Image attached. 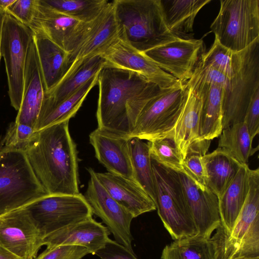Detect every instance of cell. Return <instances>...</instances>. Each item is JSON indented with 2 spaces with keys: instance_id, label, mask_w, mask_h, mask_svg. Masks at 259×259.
I'll list each match as a JSON object with an SVG mask.
<instances>
[{
  "instance_id": "13",
  "label": "cell",
  "mask_w": 259,
  "mask_h": 259,
  "mask_svg": "<svg viewBox=\"0 0 259 259\" xmlns=\"http://www.w3.org/2000/svg\"><path fill=\"white\" fill-rule=\"evenodd\" d=\"M43 237L27 210L21 208L0 215V246L19 259H35Z\"/></svg>"
},
{
  "instance_id": "29",
  "label": "cell",
  "mask_w": 259,
  "mask_h": 259,
  "mask_svg": "<svg viewBox=\"0 0 259 259\" xmlns=\"http://www.w3.org/2000/svg\"><path fill=\"white\" fill-rule=\"evenodd\" d=\"M224 88L222 85L211 83L197 96L201 101L199 130L201 140L211 141L220 136L222 132Z\"/></svg>"
},
{
  "instance_id": "45",
  "label": "cell",
  "mask_w": 259,
  "mask_h": 259,
  "mask_svg": "<svg viewBox=\"0 0 259 259\" xmlns=\"http://www.w3.org/2000/svg\"><path fill=\"white\" fill-rule=\"evenodd\" d=\"M15 0H0V9L6 12L8 8L15 2Z\"/></svg>"
},
{
  "instance_id": "28",
  "label": "cell",
  "mask_w": 259,
  "mask_h": 259,
  "mask_svg": "<svg viewBox=\"0 0 259 259\" xmlns=\"http://www.w3.org/2000/svg\"><path fill=\"white\" fill-rule=\"evenodd\" d=\"M187 87L188 91L185 104L172 133L175 145L183 159L190 148L202 140L199 135L201 101Z\"/></svg>"
},
{
  "instance_id": "38",
  "label": "cell",
  "mask_w": 259,
  "mask_h": 259,
  "mask_svg": "<svg viewBox=\"0 0 259 259\" xmlns=\"http://www.w3.org/2000/svg\"><path fill=\"white\" fill-rule=\"evenodd\" d=\"M35 132L31 126L14 121L9 125L5 136L0 142V148L24 151Z\"/></svg>"
},
{
  "instance_id": "1",
  "label": "cell",
  "mask_w": 259,
  "mask_h": 259,
  "mask_svg": "<svg viewBox=\"0 0 259 259\" xmlns=\"http://www.w3.org/2000/svg\"><path fill=\"white\" fill-rule=\"evenodd\" d=\"M97 83L98 127L129 138L143 107L163 90L135 72L107 64Z\"/></svg>"
},
{
  "instance_id": "26",
  "label": "cell",
  "mask_w": 259,
  "mask_h": 259,
  "mask_svg": "<svg viewBox=\"0 0 259 259\" xmlns=\"http://www.w3.org/2000/svg\"><path fill=\"white\" fill-rule=\"evenodd\" d=\"M248 164H243L219 199L221 224L230 235L245 203L249 189Z\"/></svg>"
},
{
  "instance_id": "34",
  "label": "cell",
  "mask_w": 259,
  "mask_h": 259,
  "mask_svg": "<svg viewBox=\"0 0 259 259\" xmlns=\"http://www.w3.org/2000/svg\"><path fill=\"white\" fill-rule=\"evenodd\" d=\"M58 11L80 22L94 21L109 1L106 0H44Z\"/></svg>"
},
{
  "instance_id": "35",
  "label": "cell",
  "mask_w": 259,
  "mask_h": 259,
  "mask_svg": "<svg viewBox=\"0 0 259 259\" xmlns=\"http://www.w3.org/2000/svg\"><path fill=\"white\" fill-rule=\"evenodd\" d=\"M211 141L202 140L194 143L183 159L185 174L201 189L209 190L206 186V174L202 157L206 154Z\"/></svg>"
},
{
  "instance_id": "10",
  "label": "cell",
  "mask_w": 259,
  "mask_h": 259,
  "mask_svg": "<svg viewBox=\"0 0 259 259\" xmlns=\"http://www.w3.org/2000/svg\"><path fill=\"white\" fill-rule=\"evenodd\" d=\"M43 238L68 225L92 218L84 196L49 195L24 207Z\"/></svg>"
},
{
  "instance_id": "15",
  "label": "cell",
  "mask_w": 259,
  "mask_h": 259,
  "mask_svg": "<svg viewBox=\"0 0 259 259\" xmlns=\"http://www.w3.org/2000/svg\"><path fill=\"white\" fill-rule=\"evenodd\" d=\"M101 55L106 60V64L135 72L161 89H169L183 85L158 67L144 53L139 51L119 37Z\"/></svg>"
},
{
  "instance_id": "23",
  "label": "cell",
  "mask_w": 259,
  "mask_h": 259,
  "mask_svg": "<svg viewBox=\"0 0 259 259\" xmlns=\"http://www.w3.org/2000/svg\"><path fill=\"white\" fill-rule=\"evenodd\" d=\"M106 62L102 55L86 58L73 63L61 81L45 94L39 112L66 100L90 79L99 73Z\"/></svg>"
},
{
  "instance_id": "42",
  "label": "cell",
  "mask_w": 259,
  "mask_h": 259,
  "mask_svg": "<svg viewBox=\"0 0 259 259\" xmlns=\"http://www.w3.org/2000/svg\"><path fill=\"white\" fill-rule=\"evenodd\" d=\"M95 254L101 259H138L134 252L110 238Z\"/></svg>"
},
{
  "instance_id": "18",
  "label": "cell",
  "mask_w": 259,
  "mask_h": 259,
  "mask_svg": "<svg viewBox=\"0 0 259 259\" xmlns=\"http://www.w3.org/2000/svg\"><path fill=\"white\" fill-rule=\"evenodd\" d=\"M120 29L115 13L113 1L109 2L91 27L77 48L69 53L71 65L78 61L101 55L119 37Z\"/></svg>"
},
{
  "instance_id": "22",
  "label": "cell",
  "mask_w": 259,
  "mask_h": 259,
  "mask_svg": "<svg viewBox=\"0 0 259 259\" xmlns=\"http://www.w3.org/2000/svg\"><path fill=\"white\" fill-rule=\"evenodd\" d=\"M45 94L35 45L32 40L26 57L22 103L15 122L34 129Z\"/></svg>"
},
{
  "instance_id": "14",
  "label": "cell",
  "mask_w": 259,
  "mask_h": 259,
  "mask_svg": "<svg viewBox=\"0 0 259 259\" xmlns=\"http://www.w3.org/2000/svg\"><path fill=\"white\" fill-rule=\"evenodd\" d=\"M202 39L179 38L144 53L183 84L191 77L203 52Z\"/></svg>"
},
{
  "instance_id": "32",
  "label": "cell",
  "mask_w": 259,
  "mask_h": 259,
  "mask_svg": "<svg viewBox=\"0 0 259 259\" xmlns=\"http://www.w3.org/2000/svg\"><path fill=\"white\" fill-rule=\"evenodd\" d=\"M247 126L244 121L223 129L220 136L218 148L228 150L237 161L242 164H247L248 159L256 151L252 147Z\"/></svg>"
},
{
  "instance_id": "2",
  "label": "cell",
  "mask_w": 259,
  "mask_h": 259,
  "mask_svg": "<svg viewBox=\"0 0 259 259\" xmlns=\"http://www.w3.org/2000/svg\"><path fill=\"white\" fill-rule=\"evenodd\" d=\"M24 151L49 195L80 193L77 150L69 121L35 132Z\"/></svg>"
},
{
  "instance_id": "40",
  "label": "cell",
  "mask_w": 259,
  "mask_h": 259,
  "mask_svg": "<svg viewBox=\"0 0 259 259\" xmlns=\"http://www.w3.org/2000/svg\"><path fill=\"white\" fill-rule=\"evenodd\" d=\"M91 253L86 248L77 245H60L47 248L35 259H82Z\"/></svg>"
},
{
  "instance_id": "17",
  "label": "cell",
  "mask_w": 259,
  "mask_h": 259,
  "mask_svg": "<svg viewBox=\"0 0 259 259\" xmlns=\"http://www.w3.org/2000/svg\"><path fill=\"white\" fill-rule=\"evenodd\" d=\"M89 139L96 158L108 172L135 180L129 149L130 138L97 127L90 134Z\"/></svg>"
},
{
  "instance_id": "43",
  "label": "cell",
  "mask_w": 259,
  "mask_h": 259,
  "mask_svg": "<svg viewBox=\"0 0 259 259\" xmlns=\"http://www.w3.org/2000/svg\"><path fill=\"white\" fill-rule=\"evenodd\" d=\"M243 121L253 140L259 132V89L256 90L250 101Z\"/></svg>"
},
{
  "instance_id": "7",
  "label": "cell",
  "mask_w": 259,
  "mask_h": 259,
  "mask_svg": "<svg viewBox=\"0 0 259 259\" xmlns=\"http://www.w3.org/2000/svg\"><path fill=\"white\" fill-rule=\"evenodd\" d=\"M210 28L223 46L233 53L242 51L259 38V1H220Z\"/></svg>"
},
{
  "instance_id": "24",
  "label": "cell",
  "mask_w": 259,
  "mask_h": 259,
  "mask_svg": "<svg viewBox=\"0 0 259 259\" xmlns=\"http://www.w3.org/2000/svg\"><path fill=\"white\" fill-rule=\"evenodd\" d=\"M33 40L46 93L57 85L70 69L69 53L40 34L33 33Z\"/></svg>"
},
{
  "instance_id": "6",
  "label": "cell",
  "mask_w": 259,
  "mask_h": 259,
  "mask_svg": "<svg viewBox=\"0 0 259 259\" xmlns=\"http://www.w3.org/2000/svg\"><path fill=\"white\" fill-rule=\"evenodd\" d=\"M155 189L154 203L163 224L172 239L197 235L178 173L151 159Z\"/></svg>"
},
{
  "instance_id": "36",
  "label": "cell",
  "mask_w": 259,
  "mask_h": 259,
  "mask_svg": "<svg viewBox=\"0 0 259 259\" xmlns=\"http://www.w3.org/2000/svg\"><path fill=\"white\" fill-rule=\"evenodd\" d=\"M151 158L178 173H185L183 159L172 139H158L148 141Z\"/></svg>"
},
{
  "instance_id": "4",
  "label": "cell",
  "mask_w": 259,
  "mask_h": 259,
  "mask_svg": "<svg viewBox=\"0 0 259 259\" xmlns=\"http://www.w3.org/2000/svg\"><path fill=\"white\" fill-rule=\"evenodd\" d=\"M232 68L222 95L223 129L243 121L250 101L259 89V38L233 53Z\"/></svg>"
},
{
  "instance_id": "12",
  "label": "cell",
  "mask_w": 259,
  "mask_h": 259,
  "mask_svg": "<svg viewBox=\"0 0 259 259\" xmlns=\"http://www.w3.org/2000/svg\"><path fill=\"white\" fill-rule=\"evenodd\" d=\"M93 21L80 22L58 11L44 0H37L34 17L29 27L33 33L45 36L70 53L80 44Z\"/></svg>"
},
{
  "instance_id": "11",
  "label": "cell",
  "mask_w": 259,
  "mask_h": 259,
  "mask_svg": "<svg viewBox=\"0 0 259 259\" xmlns=\"http://www.w3.org/2000/svg\"><path fill=\"white\" fill-rule=\"evenodd\" d=\"M88 171L90 177L83 196L93 214L102 220L115 241L134 252L131 232L133 216L109 194L98 181L93 168L90 167Z\"/></svg>"
},
{
  "instance_id": "33",
  "label": "cell",
  "mask_w": 259,
  "mask_h": 259,
  "mask_svg": "<svg viewBox=\"0 0 259 259\" xmlns=\"http://www.w3.org/2000/svg\"><path fill=\"white\" fill-rule=\"evenodd\" d=\"M129 149L135 180L154 202L155 189L148 143L137 138H132L129 141Z\"/></svg>"
},
{
  "instance_id": "9",
  "label": "cell",
  "mask_w": 259,
  "mask_h": 259,
  "mask_svg": "<svg viewBox=\"0 0 259 259\" xmlns=\"http://www.w3.org/2000/svg\"><path fill=\"white\" fill-rule=\"evenodd\" d=\"M33 37L30 27L6 13L2 29L1 53L5 63L11 104L18 111L23 97L26 57Z\"/></svg>"
},
{
  "instance_id": "16",
  "label": "cell",
  "mask_w": 259,
  "mask_h": 259,
  "mask_svg": "<svg viewBox=\"0 0 259 259\" xmlns=\"http://www.w3.org/2000/svg\"><path fill=\"white\" fill-rule=\"evenodd\" d=\"M210 238L187 237L166 245L161 259H228L233 254L228 246L230 235L222 224Z\"/></svg>"
},
{
  "instance_id": "8",
  "label": "cell",
  "mask_w": 259,
  "mask_h": 259,
  "mask_svg": "<svg viewBox=\"0 0 259 259\" xmlns=\"http://www.w3.org/2000/svg\"><path fill=\"white\" fill-rule=\"evenodd\" d=\"M188 91L186 84L161 90L140 111L130 138L148 141L163 138L173 140V131L185 106Z\"/></svg>"
},
{
  "instance_id": "37",
  "label": "cell",
  "mask_w": 259,
  "mask_h": 259,
  "mask_svg": "<svg viewBox=\"0 0 259 259\" xmlns=\"http://www.w3.org/2000/svg\"><path fill=\"white\" fill-rule=\"evenodd\" d=\"M233 52L221 45L217 38L206 52L201 55L198 64L202 66L211 67L228 78L232 75V56Z\"/></svg>"
},
{
  "instance_id": "47",
  "label": "cell",
  "mask_w": 259,
  "mask_h": 259,
  "mask_svg": "<svg viewBox=\"0 0 259 259\" xmlns=\"http://www.w3.org/2000/svg\"><path fill=\"white\" fill-rule=\"evenodd\" d=\"M229 259H259V256L258 257H232Z\"/></svg>"
},
{
  "instance_id": "3",
  "label": "cell",
  "mask_w": 259,
  "mask_h": 259,
  "mask_svg": "<svg viewBox=\"0 0 259 259\" xmlns=\"http://www.w3.org/2000/svg\"><path fill=\"white\" fill-rule=\"evenodd\" d=\"M119 37L139 51L180 38L167 28L160 0H114Z\"/></svg>"
},
{
  "instance_id": "39",
  "label": "cell",
  "mask_w": 259,
  "mask_h": 259,
  "mask_svg": "<svg viewBox=\"0 0 259 259\" xmlns=\"http://www.w3.org/2000/svg\"><path fill=\"white\" fill-rule=\"evenodd\" d=\"M241 256H259V218L252 224L230 258Z\"/></svg>"
},
{
  "instance_id": "20",
  "label": "cell",
  "mask_w": 259,
  "mask_h": 259,
  "mask_svg": "<svg viewBox=\"0 0 259 259\" xmlns=\"http://www.w3.org/2000/svg\"><path fill=\"white\" fill-rule=\"evenodd\" d=\"M95 175L113 199L134 218L156 209L152 199L135 180L109 172L95 171Z\"/></svg>"
},
{
  "instance_id": "5",
  "label": "cell",
  "mask_w": 259,
  "mask_h": 259,
  "mask_svg": "<svg viewBox=\"0 0 259 259\" xmlns=\"http://www.w3.org/2000/svg\"><path fill=\"white\" fill-rule=\"evenodd\" d=\"M47 195L25 152L0 148V215Z\"/></svg>"
},
{
  "instance_id": "41",
  "label": "cell",
  "mask_w": 259,
  "mask_h": 259,
  "mask_svg": "<svg viewBox=\"0 0 259 259\" xmlns=\"http://www.w3.org/2000/svg\"><path fill=\"white\" fill-rule=\"evenodd\" d=\"M37 3V0H15L6 13L29 27L33 19Z\"/></svg>"
},
{
  "instance_id": "31",
  "label": "cell",
  "mask_w": 259,
  "mask_h": 259,
  "mask_svg": "<svg viewBox=\"0 0 259 259\" xmlns=\"http://www.w3.org/2000/svg\"><path fill=\"white\" fill-rule=\"evenodd\" d=\"M258 218L259 169L257 168L250 169L249 189L247 197L228 239V244L233 251V254L245 234Z\"/></svg>"
},
{
  "instance_id": "19",
  "label": "cell",
  "mask_w": 259,
  "mask_h": 259,
  "mask_svg": "<svg viewBox=\"0 0 259 259\" xmlns=\"http://www.w3.org/2000/svg\"><path fill=\"white\" fill-rule=\"evenodd\" d=\"M178 175L197 230V235L210 238L221 225L218 197L209 190L200 189L185 174Z\"/></svg>"
},
{
  "instance_id": "44",
  "label": "cell",
  "mask_w": 259,
  "mask_h": 259,
  "mask_svg": "<svg viewBox=\"0 0 259 259\" xmlns=\"http://www.w3.org/2000/svg\"><path fill=\"white\" fill-rule=\"evenodd\" d=\"M0 259H19L0 246Z\"/></svg>"
},
{
  "instance_id": "46",
  "label": "cell",
  "mask_w": 259,
  "mask_h": 259,
  "mask_svg": "<svg viewBox=\"0 0 259 259\" xmlns=\"http://www.w3.org/2000/svg\"><path fill=\"white\" fill-rule=\"evenodd\" d=\"M6 14V12L0 9V61L1 59V34H2V29L3 26V23L4 19Z\"/></svg>"
},
{
  "instance_id": "25",
  "label": "cell",
  "mask_w": 259,
  "mask_h": 259,
  "mask_svg": "<svg viewBox=\"0 0 259 259\" xmlns=\"http://www.w3.org/2000/svg\"><path fill=\"white\" fill-rule=\"evenodd\" d=\"M207 188L217 196L224 194L243 164L225 149L218 148L202 157Z\"/></svg>"
},
{
  "instance_id": "30",
  "label": "cell",
  "mask_w": 259,
  "mask_h": 259,
  "mask_svg": "<svg viewBox=\"0 0 259 259\" xmlns=\"http://www.w3.org/2000/svg\"><path fill=\"white\" fill-rule=\"evenodd\" d=\"M99 74L90 79L66 100L46 111L39 112L34 127L35 132L56 124L69 121L70 118L74 117L89 93L98 83Z\"/></svg>"
},
{
  "instance_id": "27",
  "label": "cell",
  "mask_w": 259,
  "mask_h": 259,
  "mask_svg": "<svg viewBox=\"0 0 259 259\" xmlns=\"http://www.w3.org/2000/svg\"><path fill=\"white\" fill-rule=\"evenodd\" d=\"M211 0H160L164 21L176 36L188 39L194 19L199 11Z\"/></svg>"
},
{
  "instance_id": "21",
  "label": "cell",
  "mask_w": 259,
  "mask_h": 259,
  "mask_svg": "<svg viewBox=\"0 0 259 259\" xmlns=\"http://www.w3.org/2000/svg\"><path fill=\"white\" fill-rule=\"evenodd\" d=\"M110 233L105 226L92 218L47 235L43 238V244L48 248L60 245L80 246L95 254L105 245Z\"/></svg>"
}]
</instances>
